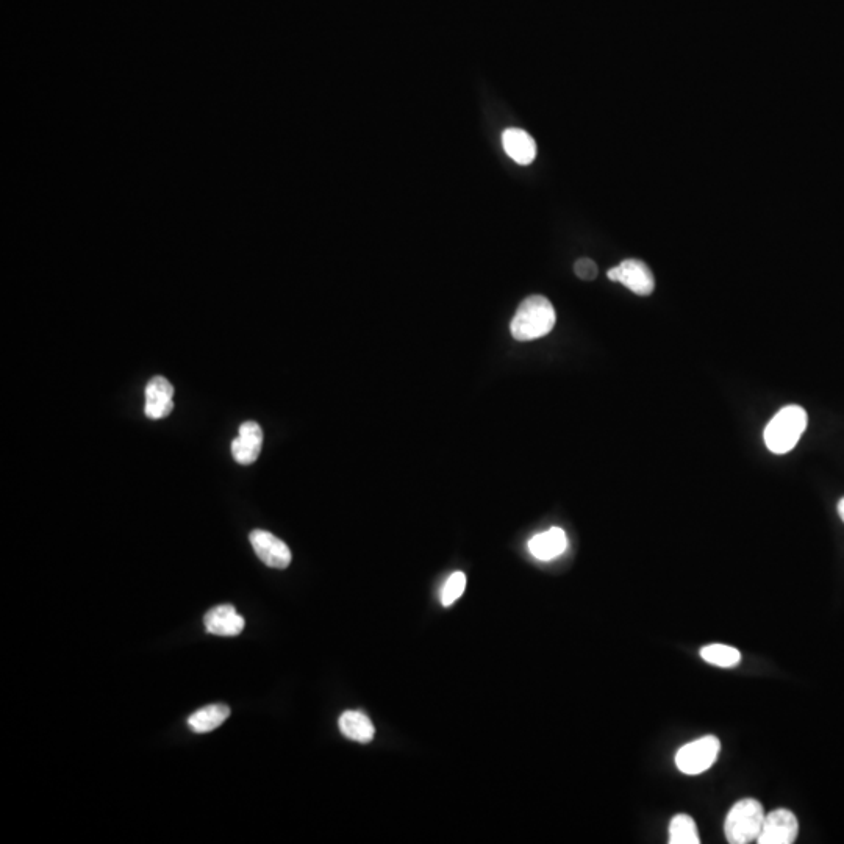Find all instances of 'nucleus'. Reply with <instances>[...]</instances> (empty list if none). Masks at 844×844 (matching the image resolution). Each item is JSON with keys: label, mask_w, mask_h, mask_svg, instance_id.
Masks as SVG:
<instances>
[{"label": "nucleus", "mask_w": 844, "mask_h": 844, "mask_svg": "<svg viewBox=\"0 0 844 844\" xmlns=\"http://www.w3.org/2000/svg\"><path fill=\"white\" fill-rule=\"evenodd\" d=\"M555 321L557 315L548 297L540 294L529 296L516 310L512 321L513 338L518 341H532L546 337L554 329Z\"/></svg>", "instance_id": "obj_1"}, {"label": "nucleus", "mask_w": 844, "mask_h": 844, "mask_svg": "<svg viewBox=\"0 0 844 844\" xmlns=\"http://www.w3.org/2000/svg\"><path fill=\"white\" fill-rule=\"evenodd\" d=\"M807 413L799 405H788L779 410L765 429V443L773 454L782 455L793 451L807 429Z\"/></svg>", "instance_id": "obj_2"}, {"label": "nucleus", "mask_w": 844, "mask_h": 844, "mask_svg": "<svg viewBox=\"0 0 844 844\" xmlns=\"http://www.w3.org/2000/svg\"><path fill=\"white\" fill-rule=\"evenodd\" d=\"M765 810L757 799H741L727 813L724 834L730 844L754 843L762 832Z\"/></svg>", "instance_id": "obj_3"}, {"label": "nucleus", "mask_w": 844, "mask_h": 844, "mask_svg": "<svg viewBox=\"0 0 844 844\" xmlns=\"http://www.w3.org/2000/svg\"><path fill=\"white\" fill-rule=\"evenodd\" d=\"M719 749H721V743L713 735L691 741L677 751L676 766L680 773L698 776L715 765Z\"/></svg>", "instance_id": "obj_4"}, {"label": "nucleus", "mask_w": 844, "mask_h": 844, "mask_svg": "<svg viewBox=\"0 0 844 844\" xmlns=\"http://www.w3.org/2000/svg\"><path fill=\"white\" fill-rule=\"evenodd\" d=\"M608 279L621 283L638 296H649L655 288V279L646 263L629 258L607 272Z\"/></svg>", "instance_id": "obj_5"}, {"label": "nucleus", "mask_w": 844, "mask_h": 844, "mask_svg": "<svg viewBox=\"0 0 844 844\" xmlns=\"http://www.w3.org/2000/svg\"><path fill=\"white\" fill-rule=\"evenodd\" d=\"M799 834L798 818L787 809H777L768 813L763 821L757 843L759 844H791Z\"/></svg>", "instance_id": "obj_6"}, {"label": "nucleus", "mask_w": 844, "mask_h": 844, "mask_svg": "<svg viewBox=\"0 0 844 844\" xmlns=\"http://www.w3.org/2000/svg\"><path fill=\"white\" fill-rule=\"evenodd\" d=\"M252 548L257 557L269 568L285 569L291 563V551L287 543H283L276 535L266 530H254L249 535Z\"/></svg>", "instance_id": "obj_7"}, {"label": "nucleus", "mask_w": 844, "mask_h": 844, "mask_svg": "<svg viewBox=\"0 0 844 844\" xmlns=\"http://www.w3.org/2000/svg\"><path fill=\"white\" fill-rule=\"evenodd\" d=\"M263 448V430L255 421L243 422L238 437L232 441V454L240 465L257 462Z\"/></svg>", "instance_id": "obj_8"}, {"label": "nucleus", "mask_w": 844, "mask_h": 844, "mask_svg": "<svg viewBox=\"0 0 844 844\" xmlns=\"http://www.w3.org/2000/svg\"><path fill=\"white\" fill-rule=\"evenodd\" d=\"M174 387L165 377L157 376L149 380L146 387V407L144 412L149 419H165L174 410Z\"/></svg>", "instance_id": "obj_9"}, {"label": "nucleus", "mask_w": 844, "mask_h": 844, "mask_svg": "<svg viewBox=\"0 0 844 844\" xmlns=\"http://www.w3.org/2000/svg\"><path fill=\"white\" fill-rule=\"evenodd\" d=\"M205 630L218 637H237L243 632L244 618L238 615L233 605H219L211 608L204 616Z\"/></svg>", "instance_id": "obj_10"}, {"label": "nucleus", "mask_w": 844, "mask_h": 844, "mask_svg": "<svg viewBox=\"0 0 844 844\" xmlns=\"http://www.w3.org/2000/svg\"><path fill=\"white\" fill-rule=\"evenodd\" d=\"M566 548H568V538H566L565 530L560 527H552L546 532L538 533L529 541L530 554L541 562L554 560L558 555H562Z\"/></svg>", "instance_id": "obj_11"}, {"label": "nucleus", "mask_w": 844, "mask_h": 844, "mask_svg": "<svg viewBox=\"0 0 844 844\" xmlns=\"http://www.w3.org/2000/svg\"><path fill=\"white\" fill-rule=\"evenodd\" d=\"M502 144L508 157L518 165H530L537 157V143L523 129H507L502 135Z\"/></svg>", "instance_id": "obj_12"}, {"label": "nucleus", "mask_w": 844, "mask_h": 844, "mask_svg": "<svg viewBox=\"0 0 844 844\" xmlns=\"http://www.w3.org/2000/svg\"><path fill=\"white\" fill-rule=\"evenodd\" d=\"M229 716L230 709L226 704H211L193 713L188 718V726L196 734H208L226 723Z\"/></svg>", "instance_id": "obj_13"}, {"label": "nucleus", "mask_w": 844, "mask_h": 844, "mask_svg": "<svg viewBox=\"0 0 844 844\" xmlns=\"http://www.w3.org/2000/svg\"><path fill=\"white\" fill-rule=\"evenodd\" d=\"M341 734L358 743H369L376 734L371 719L362 712H344L338 721Z\"/></svg>", "instance_id": "obj_14"}, {"label": "nucleus", "mask_w": 844, "mask_h": 844, "mask_svg": "<svg viewBox=\"0 0 844 844\" xmlns=\"http://www.w3.org/2000/svg\"><path fill=\"white\" fill-rule=\"evenodd\" d=\"M669 844H699L698 827L687 813L674 816L669 823Z\"/></svg>", "instance_id": "obj_15"}, {"label": "nucleus", "mask_w": 844, "mask_h": 844, "mask_svg": "<svg viewBox=\"0 0 844 844\" xmlns=\"http://www.w3.org/2000/svg\"><path fill=\"white\" fill-rule=\"evenodd\" d=\"M701 657L710 665L721 666V668H732L741 660L740 651L727 644L705 646L701 649Z\"/></svg>", "instance_id": "obj_16"}, {"label": "nucleus", "mask_w": 844, "mask_h": 844, "mask_svg": "<svg viewBox=\"0 0 844 844\" xmlns=\"http://www.w3.org/2000/svg\"><path fill=\"white\" fill-rule=\"evenodd\" d=\"M466 576L463 573H454L449 577L448 582L444 583L443 590H441V602L444 607L454 604L458 598H462L465 593Z\"/></svg>", "instance_id": "obj_17"}, {"label": "nucleus", "mask_w": 844, "mask_h": 844, "mask_svg": "<svg viewBox=\"0 0 844 844\" xmlns=\"http://www.w3.org/2000/svg\"><path fill=\"white\" fill-rule=\"evenodd\" d=\"M577 277L582 280H593L598 276V266L590 258H580L579 262L574 265Z\"/></svg>", "instance_id": "obj_18"}, {"label": "nucleus", "mask_w": 844, "mask_h": 844, "mask_svg": "<svg viewBox=\"0 0 844 844\" xmlns=\"http://www.w3.org/2000/svg\"><path fill=\"white\" fill-rule=\"evenodd\" d=\"M838 513H840L841 519L844 521V498L838 504Z\"/></svg>", "instance_id": "obj_19"}]
</instances>
